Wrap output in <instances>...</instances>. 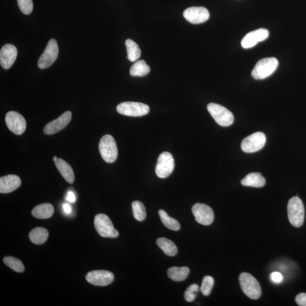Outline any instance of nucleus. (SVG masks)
Instances as JSON below:
<instances>
[{"mask_svg":"<svg viewBox=\"0 0 306 306\" xmlns=\"http://www.w3.org/2000/svg\"><path fill=\"white\" fill-rule=\"evenodd\" d=\"M157 244L166 255L174 256L177 255V247L172 240L165 238H160L157 239Z\"/></svg>","mask_w":306,"mask_h":306,"instance_id":"obj_24","label":"nucleus"},{"mask_svg":"<svg viewBox=\"0 0 306 306\" xmlns=\"http://www.w3.org/2000/svg\"><path fill=\"white\" fill-rule=\"evenodd\" d=\"M175 162L171 153L163 152L159 157L156 168V173L160 178H168L173 172Z\"/></svg>","mask_w":306,"mask_h":306,"instance_id":"obj_9","label":"nucleus"},{"mask_svg":"<svg viewBox=\"0 0 306 306\" xmlns=\"http://www.w3.org/2000/svg\"><path fill=\"white\" fill-rule=\"evenodd\" d=\"M49 236V231L46 229L38 227L30 231L29 238L35 244L39 245L45 243Z\"/></svg>","mask_w":306,"mask_h":306,"instance_id":"obj_22","label":"nucleus"},{"mask_svg":"<svg viewBox=\"0 0 306 306\" xmlns=\"http://www.w3.org/2000/svg\"><path fill=\"white\" fill-rule=\"evenodd\" d=\"M126 51H127V59L131 62H134L137 61L140 57L141 50L139 49L136 43H135L131 39H127L125 41Z\"/></svg>","mask_w":306,"mask_h":306,"instance_id":"obj_26","label":"nucleus"},{"mask_svg":"<svg viewBox=\"0 0 306 306\" xmlns=\"http://www.w3.org/2000/svg\"><path fill=\"white\" fill-rule=\"evenodd\" d=\"M55 164L56 168L65 180L70 184H73L74 181V174L71 166L66 161L61 159L57 160Z\"/></svg>","mask_w":306,"mask_h":306,"instance_id":"obj_19","label":"nucleus"},{"mask_svg":"<svg viewBox=\"0 0 306 306\" xmlns=\"http://www.w3.org/2000/svg\"><path fill=\"white\" fill-rule=\"evenodd\" d=\"M94 226L98 233L104 238H116L119 233L115 229L112 222L106 214H98L94 218Z\"/></svg>","mask_w":306,"mask_h":306,"instance_id":"obj_6","label":"nucleus"},{"mask_svg":"<svg viewBox=\"0 0 306 306\" xmlns=\"http://www.w3.org/2000/svg\"><path fill=\"white\" fill-rule=\"evenodd\" d=\"M192 213L195 220L199 224L208 226L211 225L214 220V213L212 209L208 205L197 203L192 208Z\"/></svg>","mask_w":306,"mask_h":306,"instance_id":"obj_13","label":"nucleus"},{"mask_svg":"<svg viewBox=\"0 0 306 306\" xmlns=\"http://www.w3.org/2000/svg\"><path fill=\"white\" fill-rule=\"evenodd\" d=\"M63 209L64 212L67 214L71 213L72 212V207L68 204H64L63 205Z\"/></svg>","mask_w":306,"mask_h":306,"instance_id":"obj_36","label":"nucleus"},{"mask_svg":"<svg viewBox=\"0 0 306 306\" xmlns=\"http://www.w3.org/2000/svg\"><path fill=\"white\" fill-rule=\"evenodd\" d=\"M85 278L92 285L105 286L110 285L114 280V275L110 271L93 270L87 273Z\"/></svg>","mask_w":306,"mask_h":306,"instance_id":"obj_11","label":"nucleus"},{"mask_svg":"<svg viewBox=\"0 0 306 306\" xmlns=\"http://www.w3.org/2000/svg\"><path fill=\"white\" fill-rule=\"evenodd\" d=\"M267 29H259L248 33L241 42V45L244 49H250L255 46L258 43L266 40L269 37Z\"/></svg>","mask_w":306,"mask_h":306,"instance_id":"obj_16","label":"nucleus"},{"mask_svg":"<svg viewBox=\"0 0 306 306\" xmlns=\"http://www.w3.org/2000/svg\"><path fill=\"white\" fill-rule=\"evenodd\" d=\"M67 200L68 202L73 203L76 202V196L73 192L69 191L67 194Z\"/></svg>","mask_w":306,"mask_h":306,"instance_id":"obj_35","label":"nucleus"},{"mask_svg":"<svg viewBox=\"0 0 306 306\" xmlns=\"http://www.w3.org/2000/svg\"><path fill=\"white\" fill-rule=\"evenodd\" d=\"M58 43L54 39H52L48 43L45 51L38 60V67L42 69L50 67L58 58Z\"/></svg>","mask_w":306,"mask_h":306,"instance_id":"obj_8","label":"nucleus"},{"mask_svg":"<svg viewBox=\"0 0 306 306\" xmlns=\"http://www.w3.org/2000/svg\"><path fill=\"white\" fill-rule=\"evenodd\" d=\"M54 208L50 203H44L37 205L32 212V215L38 219H47L53 215Z\"/></svg>","mask_w":306,"mask_h":306,"instance_id":"obj_20","label":"nucleus"},{"mask_svg":"<svg viewBox=\"0 0 306 306\" xmlns=\"http://www.w3.org/2000/svg\"><path fill=\"white\" fill-rule=\"evenodd\" d=\"M17 56L16 47L11 44L4 46L0 51V63L5 69H10L15 63Z\"/></svg>","mask_w":306,"mask_h":306,"instance_id":"obj_17","label":"nucleus"},{"mask_svg":"<svg viewBox=\"0 0 306 306\" xmlns=\"http://www.w3.org/2000/svg\"><path fill=\"white\" fill-rule=\"evenodd\" d=\"M116 110L121 115L139 117L147 114L149 112V107L142 103L126 102L118 104Z\"/></svg>","mask_w":306,"mask_h":306,"instance_id":"obj_7","label":"nucleus"},{"mask_svg":"<svg viewBox=\"0 0 306 306\" xmlns=\"http://www.w3.org/2000/svg\"><path fill=\"white\" fill-rule=\"evenodd\" d=\"M190 273V269L187 266L183 267L170 268L168 270V275L170 279L174 281H182L188 277Z\"/></svg>","mask_w":306,"mask_h":306,"instance_id":"obj_23","label":"nucleus"},{"mask_svg":"<svg viewBox=\"0 0 306 306\" xmlns=\"http://www.w3.org/2000/svg\"><path fill=\"white\" fill-rule=\"evenodd\" d=\"M287 213L288 220L292 226L295 227L302 226L304 220V208L298 197H293L288 201Z\"/></svg>","mask_w":306,"mask_h":306,"instance_id":"obj_1","label":"nucleus"},{"mask_svg":"<svg viewBox=\"0 0 306 306\" xmlns=\"http://www.w3.org/2000/svg\"><path fill=\"white\" fill-rule=\"evenodd\" d=\"M240 287L244 293L252 299H257L261 294V288L259 282L248 273L243 272L239 277Z\"/></svg>","mask_w":306,"mask_h":306,"instance_id":"obj_2","label":"nucleus"},{"mask_svg":"<svg viewBox=\"0 0 306 306\" xmlns=\"http://www.w3.org/2000/svg\"><path fill=\"white\" fill-rule=\"evenodd\" d=\"M278 61L275 58H266L258 61L251 74L255 80H263L272 74L276 70Z\"/></svg>","mask_w":306,"mask_h":306,"instance_id":"obj_3","label":"nucleus"},{"mask_svg":"<svg viewBox=\"0 0 306 306\" xmlns=\"http://www.w3.org/2000/svg\"><path fill=\"white\" fill-rule=\"evenodd\" d=\"M266 142V137L263 132H256L245 138L241 144L242 150L245 152L252 153L259 151L263 148Z\"/></svg>","mask_w":306,"mask_h":306,"instance_id":"obj_10","label":"nucleus"},{"mask_svg":"<svg viewBox=\"0 0 306 306\" xmlns=\"http://www.w3.org/2000/svg\"><path fill=\"white\" fill-rule=\"evenodd\" d=\"M214 278L212 277L209 276V275L204 277L203 279L202 286L200 287V290L204 295L208 296L211 294L214 286Z\"/></svg>","mask_w":306,"mask_h":306,"instance_id":"obj_30","label":"nucleus"},{"mask_svg":"<svg viewBox=\"0 0 306 306\" xmlns=\"http://www.w3.org/2000/svg\"><path fill=\"white\" fill-rule=\"evenodd\" d=\"M199 290V286L198 284H192L191 285L187 288L185 292V298L186 300L189 301V302L193 301L195 299L197 293H198Z\"/></svg>","mask_w":306,"mask_h":306,"instance_id":"obj_31","label":"nucleus"},{"mask_svg":"<svg viewBox=\"0 0 306 306\" xmlns=\"http://www.w3.org/2000/svg\"><path fill=\"white\" fill-rule=\"evenodd\" d=\"M183 16L191 24H200L208 20L210 14L204 7H191L184 11Z\"/></svg>","mask_w":306,"mask_h":306,"instance_id":"obj_14","label":"nucleus"},{"mask_svg":"<svg viewBox=\"0 0 306 306\" xmlns=\"http://www.w3.org/2000/svg\"><path fill=\"white\" fill-rule=\"evenodd\" d=\"M21 185V180L16 175H8L0 178V192L8 194L15 191Z\"/></svg>","mask_w":306,"mask_h":306,"instance_id":"obj_18","label":"nucleus"},{"mask_svg":"<svg viewBox=\"0 0 306 306\" xmlns=\"http://www.w3.org/2000/svg\"><path fill=\"white\" fill-rule=\"evenodd\" d=\"M72 119V112L66 111L58 119L48 123L44 128V132L47 135L54 134L64 129Z\"/></svg>","mask_w":306,"mask_h":306,"instance_id":"obj_15","label":"nucleus"},{"mask_svg":"<svg viewBox=\"0 0 306 306\" xmlns=\"http://www.w3.org/2000/svg\"><path fill=\"white\" fill-rule=\"evenodd\" d=\"M159 213L162 222L168 229L174 231H178L181 229V225L179 222L170 217L164 210H160Z\"/></svg>","mask_w":306,"mask_h":306,"instance_id":"obj_27","label":"nucleus"},{"mask_svg":"<svg viewBox=\"0 0 306 306\" xmlns=\"http://www.w3.org/2000/svg\"><path fill=\"white\" fill-rule=\"evenodd\" d=\"M244 186L260 188L264 186L265 179L260 173L249 174L241 181Z\"/></svg>","mask_w":306,"mask_h":306,"instance_id":"obj_21","label":"nucleus"},{"mask_svg":"<svg viewBox=\"0 0 306 306\" xmlns=\"http://www.w3.org/2000/svg\"><path fill=\"white\" fill-rule=\"evenodd\" d=\"M207 109L218 124L222 126H228L233 123V113L221 105L211 103L208 105Z\"/></svg>","mask_w":306,"mask_h":306,"instance_id":"obj_5","label":"nucleus"},{"mask_svg":"<svg viewBox=\"0 0 306 306\" xmlns=\"http://www.w3.org/2000/svg\"><path fill=\"white\" fill-rule=\"evenodd\" d=\"M132 207L133 216L135 220L138 221H142L145 219L146 212L145 206L139 201H134L132 203Z\"/></svg>","mask_w":306,"mask_h":306,"instance_id":"obj_29","label":"nucleus"},{"mask_svg":"<svg viewBox=\"0 0 306 306\" xmlns=\"http://www.w3.org/2000/svg\"><path fill=\"white\" fill-rule=\"evenodd\" d=\"M150 69L144 60L136 61L130 69L129 73L133 77H143L150 72Z\"/></svg>","mask_w":306,"mask_h":306,"instance_id":"obj_25","label":"nucleus"},{"mask_svg":"<svg viewBox=\"0 0 306 306\" xmlns=\"http://www.w3.org/2000/svg\"><path fill=\"white\" fill-rule=\"evenodd\" d=\"M6 122L8 128L13 133L21 135L26 129V121L24 117L16 111H10L7 113Z\"/></svg>","mask_w":306,"mask_h":306,"instance_id":"obj_12","label":"nucleus"},{"mask_svg":"<svg viewBox=\"0 0 306 306\" xmlns=\"http://www.w3.org/2000/svg\"><path fill=\"white\" fill-rule=\"evenodd\" d=\"M4 263H5L9 267L16 272L23 273L25 269V266L22 262L17 258L7 256L4 258Z\"/></svg>","mask_w":306,"mask_h":306,"instance_id":"obj_28","label":"nucleus"},{"mask_svg":"<svg viewBox=\"0 0 306 306\" xmlns=\"http://www.w3.org/2000/svg\"><path fill=\"white\" fill-rule=\"evenodd\" d=\"M20 10L24 14L29 15L33 10L32 0H17Z\"/></svg>","mask_w":306,"mask_h":306,"instance_id":"obj_32","label":"nucleus"},{"mask_svg":"<svg viewBox=\"0 0 306 306\" xmlns=\"http://www.w3.org/2000/svg\"><path fill=\"white\" fill-rule=\"evenodd\" d=\"M271 279L275 283H279L282 281L283 277L282 274L277 272H273L271 274Z\"/></svg>","mask_w":306,"mask_h":306,"instance_id":"obj_34","label":"nucleus"},{"mask_svg":"<svg viewBox=\"0 0 306 306\" xmlns=\"http://www.w3.org/2000/svg\"><path fill=\"white\" fill-rule=\"evenodd\" d=\"M58 157H57L56 156H55V157H54V158H53V160H54V162H55V161H56L57 160H58Z\"/></svg>","mask_w":306,"mask_h":306,"instance_id":"obj_37","label":"nucleus"},{"mask_svg":"<svg viewBox=\"0 0 306 306\" xmlns=\"http://www.w3.org/2000/svg\"><path fill=\"white\" fill-rule=\"evenodd\" d=\"M99 150L102 159L107 163H113L116 160L117 147L115 139L112 135H103L99 141Z\"/></svg>","mask_w":306,"mask_h":306,"instance_id":"obj_4","label":"nucleus"},{"mask_svg":"<svg viewBox=\"0 0 306 306\" xmlns=\"http://www.w3.org/2000/svg\"><path fill=\"white\" fill-rule=\"evenodd\" d=\"M295 301L298 305L306 306V293H300L297 295Z\"/></svg>","mask_w":306,"mask_h":306,"instance_id":"obj_33","label":"nucleus"}]
</instances>
